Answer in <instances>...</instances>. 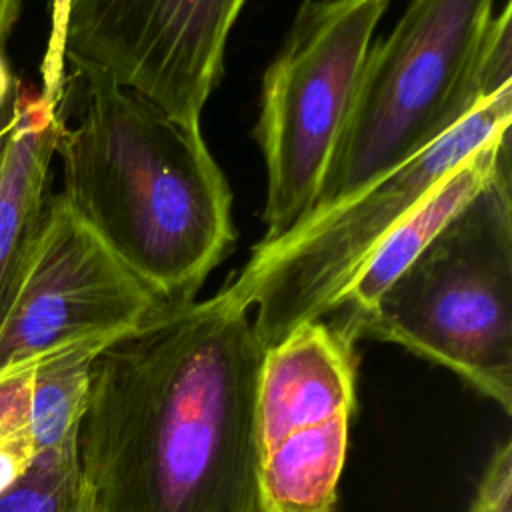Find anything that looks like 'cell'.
<instances>
[{
	"label": "cell",
	"mask_w": 512,
	"mask_h": 512,
	"mask_svg": "<svg viewBox=\"0 0 512 512\" xmlns=\"http://www.w3.org/2000/svg\"><path fill=\"white\" fill-rule=\"evenodd\" d=\"M262 354L248 310L222 290L162 306L104 348L78 428L84 512H260Z\"/></svg>",
	"instance_id": "1"
},
{
	"label": "cell",
	"mask_w": 512,
	"mask_h": 512,
	"mask_svg": "<svg viewBox=\"0 0 512 512\" xmlns=\"http://www.w3.org/2000/svg\"><path fill=\"white\" fill-rule=\"evenodd\" d=\"M62 198L160 306L192 302L234 242L232 192L200 124L98 72H74Z\"/></svg>",
	"instance_id": "2"
},
{
	"label": "cell",
	"mask_w": 512,
	"mask_h": 512,
	"mask_svg": "<svg viewBox=\"0 0 512 512\" xmlns=\"http://www.w3.org/2000/svg\"><path fill=\"white\" fill-rule=\"evenodd\" d=\"M510 16V2L494 14V0H410L392 32L370 44L306 220L346 202L446 134L480 100L512 86Z\"/></svg>",
	"instance_id": "3"
},
{
	"label": "cell",
	"mask_w": 512,
	"mask_h": 512,
	"mask_svg": "<svg viewBox=\"0 0 512 512\" xmlns=\"http://www.w3.org/2000/svg\"><path fill=\"white\" fill-rule=\"evenodd\" d=\"M454 372L512 414V178L506 158L356 328Z\"/></svg>",
	"instance_id": "4"
},
{
	"label": "cell",
	"mask_w": 512,
	"mask_h": 512,
	"mask_svg": "<svg viewBox=\"0 0 512 512\" xmlns=\"http://www.w3.org/2000/svg\"><path fill=\"white\" fill-rule=\"evenodd\" d=\"M510 120L512 86L480 100L446 134L346 202L276 240H260L222 288L238 308H256L252 326L260 344L268 348L296 326L330 316L392 226L474 150L510 130Z\"/></svg>",
	"instance_id": "5"
},
{
	"label": "cell",
	"mask_w": 512,
	"mask_h": 512,
	"mask_svg": "<svg viewBox=\"0 0 512 512\" xmlns=\"http://www.w3.org/2000/svg\"><path fill=\"white\" fill-rule=\"evenodd\" d=\"M388 4L304 0L266 68L254 128L266 164L264 242L310 216Z\"/></svg>",
	"instance_id": "6"
},
{
	"label": "cell",
	"mask_w": 512,
	"mask_h": 512,
	"mask_svg": "<svg viewBox=\"0 0 512 512\" xmlns=\"http://www.w3.org/2000/svg\"><path fill=\"white\" fill-rule=\"evenodd\" d=\"M354 344L312 320L264 348L252 416L260 512H336L356 410Z\"/></svg>",
	"instance_id": "7"
},
{
	"label": "cell",
	"mask_w": 512,
	"mask_h": 512,
	"mask_svg": "<svg viewBox=\"0 0 512 512\" xmlns=\"http://www.w3.org/2000/svg\"><path fill=\"white\" fill-rule=\"evenodd\" d=\"M158 308L148 288L50 196L14 300L0 326V382L82 344H114Z\"/></svg>",
	"instance_id": "8"
},
{
	"label": "cell",
	"mask_w": 512,
	"mask_h": 512,
	"mask_svg": "<svg viewBox=\"0 0 512 512\" xmlns=\"http://www.w3.org/2000/svg\"><path fill=\"white\" fill-rule=\"evenodd\" d=\"M246 0H72L66 66L132 88L200 124Z\"/></svg>",
	"instance_id": "9"
},
{
	"label": "cell",
	"mask_w": 512,
	"mask_h": 512,
	"mask_svg": "<svg viewBox=\"0 0 512 512\" xmlns=\"http://www.w3.org/2000/svg\"><path fill=\"white\" fill-rule=\"evenodd\" d=\"M62 126L64 110L18 80L14 122L0 154V326L46 216Z\"/></svg>",
	"instance_id": "10"
},
{
	"label": "cell",
	"mask_w": 512,
	"mask_h": 512,
	"mask_svg": "<svg viewBox=\"0 0 512 512\" xmlns=\"http://www.w3.org/2000/svg\"><path fill=\"white\" fill-rule=\"evenodd\" d=\"M506 158H510V130L492 136L446 174L374 246L340 294L338 304L330 314L334 320L330 322L356 342V328L376 308L382 294L454 218V214L470 202Z\"/></svg>",
	"instance_id": "11"
},
{
	"label": "cell",
	"mask_w": 512,
	"mask_h": 512,
	"mask_svg": "<svg viewBox=\"0 0 512 512\" xmlns=\"http://www.w3.org/2000/svg\"><path fill=\"white\" fill-rule=\"evenodd\" d=\"M110 344H82L52 354L32 368V434L36 452L78 438L96 356Z\"/></svg>",
	"instance_id": "12"
},
{
	"label": "cell",
	"mask_w": 512,
	"mask_h": 512,
	"mask_svg": "<svg viewBox=\"0 0 512 512\" xmlns=\"http://www.w3.org/2000/svg\"><path fill=\"white\" fill-rule=\"evenodd\" d=\"M0 512H84L78 438L40 452L0 496Z\"/></svg>",
	"instance_id": "13"
},
{
	"label": "cell",
	"mask_w": 512,
	"mask_h": 512,
	"mask_svg": "<svg viewBox=\"0 0 512 512\" xmlns=\"http://www.w3.org/2000/svg\"><path fill=\"white\" fill-rule=\"evenodd\" d=\"M32 368L0 382V496L38 456L32 434Z\"/></svg>",
	"instance_id": "14"
},
{
	"label": "cell",
	"mask_w": 512,
	"mask_h": 512,
	"mask_svg": "<svg viewBox=\"0 0 512 512\" xmlns=\"http://www.w3.org/2000/svg\"><path fill=\"white\" fill-rule=\"evenodd\" d=\"M70 2L72 0H50V30L40 62V94L52 108H60L66 94V30Z\"/></svg>",
	"instance_id": "15"
},
{
	"label": "cell",
	"mask_w": 512,
	"mask_h": 512,
	"mask_svg": "<svg viewBox=\"0 0 512 512\" xmlns=\"http://www.w3.org/2000/svg\"><path fill=\"white\" fill-rule=\"evenodd\" d=\"M468 512H512V444L504 440L492 452Z\"/></svg>",
	"instance_id": "16"
},
{
	"label": "cell",
	"mask_w": 512,
	"mask_h": 512,
	"mask_svg": "<svg viewBox=\"0 0 512 512\" xmlns=\"http://www.w3.org/2000/svg\"><path fill=\"white\" fill-rule=\"evenodd\" d=\"M22 12V0H0V48L4 50Z\"/></svg>",
	"instance_id": "17"
},
{
	"label": "cell",
	"mask_w": 512,
	"mask_h": 512,
	"mask_svg": "<svg viewBox=\"0 0 512 512\" xmlns=\"http://www.w3.org/2000/svg\"><path fill=\"white\" fill-rule=\"evenodd\" d=\"M18 78L12 74L10 64L4 56V50L0 48V110H4L16 96Z\"/></svg>",
	"instance_id": "18"
},
{
	"label": "cell",
	"mask_w": 512,
	"mask_h": 512,
	"mask_svg": "<svg viewBox=\"0 0 512 512\" xmlns=\"http://www.w3.org/2000/svg\"><path fill=\"white\" fill-rule=\"evenodd\" d=\"M18 90V88H16ZM16 100V96H14ZM14 100L4 108L0 110V154H2V148H4V142L10 134V128H12V122H14Z\"/></svg>",
	"instance_id": "19"
}]
</instances>
